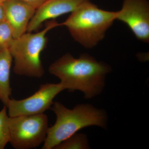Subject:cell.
<instances>
[{
	"label": "cell",
	"instance_id": "cell-1",
	"mask_svg": "<svg viewBox=\"0 0 149 149\" xmlns=\"http://www.w3.org/2000/svg\"><path fill=\"white\" fill-rule=\"evenodd\" d=\"M49 72L60 80L65 90L83 92L85 98L92 99L103 91L108 65L87 54L75 58L66 54L50 65Z\"/></svg>",
	"mask_w": 149,
	"mask_h": 149
},
{
	"label": "cell",
	"instance_id": "cell-2",
	"mask_svg": "<svg viewBox=\"0 0 149 149\" xmlns=\"http://www.w3.org/2000/svg\"><path fill=\"white\" fill-rule=\"evenodd\" d=\"M53 105L52 110L56 119L54 124L48 128L42 149H54L80 129L88 126L107 127L106 112L90 104H80L71 109L59 102H55Z\"/></svg>",
	"mask_w": 149,
	"mask_h": 149
},
{
	"label": "cell",
	"instance_id": "cell-3",
	"mask_svg": "<svg viewBox=\"0 0 149 149\" xmlns=\"http://www.w3.org/2000/svg\"><path fill=\"white\" fill-rule=\"evenodd\" d=\"M116 11L99 8L90 1L82 3L60 26H65L75 41L88 49L95 47L116 20Z\"/></svg>",
	"mask_w": 149,
	"mask_h": 149
},
{
	"label": "cell",
	"instance_id": "cell-4",
	"mask_svg": "<svg viewBox=\"0 0 149 149\" xmlns=\"http://www.w3.org/2000/svg\"><path fill=\"white\" fill-rule=\"evenodd\" d=\"M58 26L60 23L52 20L49 22L42 31L25 33L14 40L9 50L14 59L15 74L36 78L42 77L45 70L40 56L47 43L46 34Z\"/></svg>",
	"mask_w": 149,
	"mask_h": 149
},
{
	"label": "cell",
	"instance_id": "cell-5",
	"mask_svg": "<svg viewBox=\"0 0 149 149\" xmlns=\"http://www.w3.org/2000/svg\"><path fill=\"white\" fill-rule=\"evenodd\" d=\"M9 143L14 148H35L45 140L49 128L48 117L44 113L9 117Z\"/></svg>",
	"mask_w": 149,
	"mask_h": 149
},
{
	"label": "cell",
	"instance_id": "cell-6",
	"mask_svg": "<svg viewBox=\"0 0 149 149\" xmlns=\"http://www.w3.org/2000/svg\"><path fill=\"white\" fill-rule=\"evenodd\" d=\"M65 90L61 83H46L40 85V88L32 95L23 100L10 99L5 106L9 117L32 115L43 113L50 108L54 100Z\"/></svg>",
	"mask_w": 149,
	"mask_h": 149
},
{
	"label": "cell",
	"instance_id": "cell-7",
	"mask_svg": "<svg viewBox=\"0 0 149 149\" xmlns=\"http://www.w3.org/2000/svg\"><path fill=\"white\" fill-rule=\"evenodd\" d=\"M116 20L125 23L139 40L149 42V3L148 0H123L116 11Z\"/></svg>",
	"mask_w": 149,
	"mask_h": 149
},
{
	"label": "cell",
	"instance_id": "cell-8",
	"mask_svg": "<svg viewBox=\"0 0 149 149\" xmlns=\"http://www.w3.org/2000/svg\"><path fill=\"white\" fill-rule=\"evenodd\" d=\"M90 0H46L36 9L27 31L32 32L40 28L45 21L72 13L82 3Z\"/></svg>",
	"mask_w": 149,
	"mask_h": 149
},
{
	"label": "cell",
	"instance_id": "cell-9",
	"mask_svg": "<svg viewBox=\"0 0 149 149\" xmlns=\"http://www.w3.org/2000/svg\"><path fill=\"white\" fill-rule=\"evenodd\" d=\"M6 20L10 25L15 39L27 31L29 22L36 9L19 0H6L3 2Z\"/></svg>",
	"mask_w": 149,
	"mask_h": 149
},
{
	"label": "cell",
	"instance_id": "cell-10",
	"mask_svg": "<svg viewBox=\"0 0 149 149\" xmlns=\"http://www.w3.org/2000/svg\"><path fill=\"white\" fill-rule=\"evenodd\" d=\"M12 60L9 49L0 48V100L4 106L11 95L10 76Z\"/></svg>",
	"mask_w": 149,
	"mask_h": 149
},
{
	"label": "cell",
	"instance_id": "cell-11",
	"mask_svg": "<svg viewBox=\"0 0 149 149\" xmlns=\"http://www.w3.org/2000/svg\"><path fill=\"white\" fill-rule=\"evenodd\" d=\"M90 148L87 136L85 134L75 133L63 141L54 148L56 149H88Z\"/></svg>",
	"mask_w": 149,
	"mask_h": 149
},
{
	"label": "cell",
	"instance_id": "cell-12",
	"mask_svg": "<svg viewBox=\"0 0 149 149\" xmlns=\"http://www.w3.org/2000/svg\"><path fill=\"white\" fill-rule=\"evenodd\" d=\"M9 116L7 112V107L4 106L0 111V149H3L10 138Z\"/></svg>",
	"mask_w": 149,
	"mask_h": 149
},
{
	"label": "cell",
	"instance_id": "cell-13",
	"mask_svg": "<svg viewBox=\"0 0 149 149\" xmlns=\"http://www.w3.org/2000/svg\"><path fill=\"white\" fill-rule=\"evenodd\" d=\"M14 39L12 30L6 20L0 22V48L9 49Z\"/></svg>",
	"mask_w": 149,
	"mask_h": 149
},
{
	"label": "cell",
	"instance_id": "cell-14",
	"mask_svg": "<svg viewBox=\"0 0 149 149\" xmlns=\"http://www.w3.org/2000/svg\"><path fill=\"white\" fill-rule=\"evenodd\" d=\"M30 5L37 9L46 0H19Z\"/></svg>",
	"mask_w": 149,
	"mask_h": 149
},
{
	"label": "cell",
	"instance_id": "cell-15",
	"mask_svg": "<svg viewBox=\"0 0 149 149\" xmlns=\"http://www.w3.org/2000/svg\"><path fill=\"white\" fill-rule=\"evenodd\" d=\"M6 14L3 2L0 3V22L6 20Z\"/></svg>",
	"mask_w": 149,
	"mask_h": 149
},
{
	"label": "cell",
	"instance_id": "cell-16",
	"mask_svg": "<svg viewBox=\"0 0 149 149\" xmlns=\"http://www.w3.org/2000/svg\"><path fill=\"white\" fill-rule=\"evenodd\" d=\"M6 0H0V3H2L4 1Z\"/></svg>",
	"mask_w": 149,
	"mask_h": 149
}]
</instances>
